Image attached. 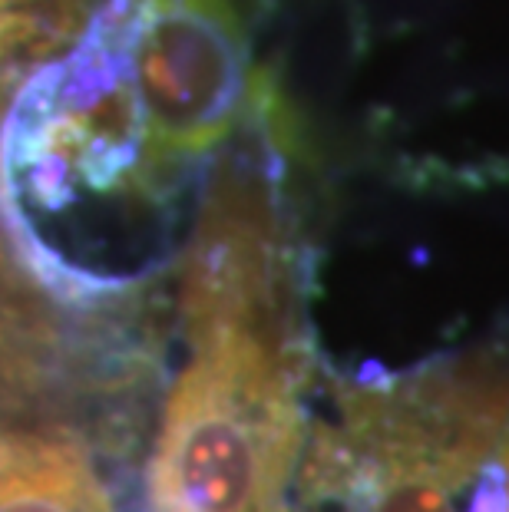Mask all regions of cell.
<instances>
[{"mask_svg": "<svg viewBox=\"0 0 509 512\" xmlns=\"http://www.w3.org/2000/svg\"><path fill=\"white\" fill-rule=\"evenodd\" d=\"M278 100L209 169L182 245V364L149 460L153 512H285L318 357Z\"/></svg>", "mask_w": 509, "mask_h": 512, "instance_id": "obj_1", "label": "cell"}, {"mask_svg": "<svg viewBox=\"0 0 509 512\" xmlns=\"http://www.w3.org/2000/svg\"><path fill=\"white\" fill-rule=\"evenodd\" d=\"M467 512H509V437L470 493Z\"/></svg>", "mask_w": 509, "mask_h": 512, "instance_id": "obj_4", "label": "cell"}, {"mask_svg": "<svg viewBox=\"0 0 509 512\" xmlns=\"http://www.w3.org/2000/svg\"><path fill=\"white\" fill-rule=\"evenodd\" d=\"M0 512H116L90 453L63 430L0 427Z\"/></svg>", "mask_w": 509, "mask_h": 512, "instance_id": "obj_3", "label": "cell"}, {"mask_svg": "<svg viewBox=\"0 0 509 512\" xmlns=\"http://www.w3.org/2000/svg\"><path fill=\"white\" fill-rule=\"evenodd\" d=\"M506 437V337L391 374L331 377L285 512H467Z\"/></svg>", "mask_w": 509, "mask_h": 512, "instance_id": "obj_2", "label": "cell"}]
</instances>
